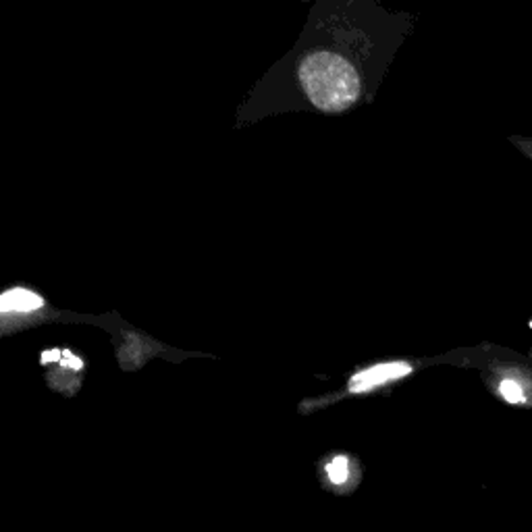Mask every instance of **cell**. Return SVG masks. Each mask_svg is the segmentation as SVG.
<instances>
[{"mask_svg": "<svg viewBox=\"0 0 532 532\" xmlns=\"http://www.w3.org/2000/svg\"><path fill=\"white\" fill-rule=\"evenodd\" d=\"M44 306V300L29 289H8L0 293V312H33Z\"/></svg>", "mask_w": 532, "mask_h": 532, "instance_id": "3", "label": "cell"}, {"mask_svg": "<svg viewBox=\"0 0 532 532\" xmlns=\"http://www.w3.org/2000/svg\"><path fill=\"white\" fill-rule=\"evenodd\" d=\"M300 81L312 104L327 112L350 108L360 94L354 65L333 52L308 54L300 65Z\"/></svg>", "mask_w": 532, "mask_h": 532, "instance_id": "1", "label": "cell"}, {"mask_svg": "<svg viewBox=\"0 0 532 532\" xmlns=\"http://www.w3.org/2000/svg\"><path fill=\"white\" fill-rule=\"evenodd\" d=\"M327 474H329L333 485H343L347 481V477H350V462H347V458L339 456V458L331 460L329 466H327Z\"/></svg>", "mask_w": 532, "mask_h": 532, "instance_id": "4", "label": "cell"}, {"mask_svg": "<svg viewBox=\"0 0 532 532\" xmlns=\"http://www.w3.org/2000/svg\"><path fill=\"white\" fill-rule=\"evenodd\" d=\"M499 393H501V397H504L508 404H522V402H526V400H524L522 385H520L518 381H514V379H506V381H501V385H499Z\"/></svg>", "mask_w": 532, "mask_h": 532, "instance_id": "5", "label": "cell"}, {"mask_svg": "<svg viewBox=\"0 0 532 532\" xmlns=\"http://www.w3.org/2000/svg\"><path fill=\"white\" fill-rule=\"evenodd\" d=\"M62 364H67V368H73V370H79L81 368V360L71 356L69 352H62Z\"/></svg>", "mask_w": 532, "mask_h": 532, "instance_id": "6", "label": "cell"}, {"mask_svg": "<svg viewBox=\"0 0 532 532\" xmlns=\"http://www.w3.org/2000/svg\"><path fill=\"white\" fill-rule=\"evenodd\" d=\"M412 372V366L408 362H385V364H377V366H370L362 372H358L350 383V391L352 393H364V391H370L375 387H381V385H387L391 381H397L406 375Z\"/></svg>", "mask_w": 532, "mask_h": 532, "instance_id": "2", "label": "cell"}]
</instances>
